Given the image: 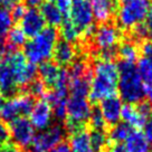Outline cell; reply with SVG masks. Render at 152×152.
<instances>
[{
    "instance_id": "6da1fadb",
    "label": "cell",
    "mask_w": 152,
    "mask_h": 152,
    "mask_svg": "<svg viewBox=\"0 0 152 152\" xmlns=\"http://www.w3.org/2000/svg\"><path fill=\"white\" fill-rule=\"evenodd\" d=\"M119 82V66L112 58H101L95 63L90 82L88 99L91 102H101L116 94Z\"/></svg>"
},
{
    "instance_id": "7a4b0ae2",
    "label": "cell",
    "mask_w": 152,
    "mask_h": 152,
    "mask_svg": "<svg viewBox=\"0 0 152 152\" xmlns=\"http://www.w3.org/2000/svg\"><path fill=\"white\" fill-rule=\"evenodd\" d=\"M119 66L118 91L126 104H138L144 99V83L134 63L122 62Z\"/></svg>"
},
{
    "instance_id": "3957f363",
    "label": "cell",
    "mask_w": 152,
    "mask_h": 152,
    "mask_svg": "<svg viewBox=\"0 0 152 152\" xmlns=\"http://www.w3.org/2000/svg\"><path fill=\"white\" fill-rule=\"evenodd\" d=\"M57 42L58 34L56 29L54 27H45L25 44V57L34 65L48 62L53 57Z\"/></svg>"
},
{
    "instance_id": "277c9868",
    "label": "cell",
    "mask_w": 152,
    "mask_h": 152,
    "mask_svg": "<svg viewBox=\"0 0 152 152\" xmlns=\"http://www.w3.org/2000/svg\"><path fill=\"white\" fill-rule=\"evenodd\" d=\"M150 7V0H118L115 14L120 27L123 29H133L143 23Z\"/></svg>"
},
{
    "instance_id": "5b68a950",
    "label": "cell",
    "mask_w": 152,
    "mask_h": 152,
    "mask_svg": "<svg viewBox=\"0 0 152 152\" xmlns=\"http://www.w3.org/2000/svg\"><path fill=\"white\" fill-rule=\"evenodd\" d=\"M92 107L88 96L69 94L66 103V120L65 125L67 132L72 133L75 130L83 128L90 119Z\"/></svg>"
},
{
    "instance_id": "8992f818",
    "label": "cell",
    "mask_w": 152,
    "mask_h": 152,
    "mask_svg": "<svg viewBox=\"0 0 152 152\" xmlns=\"http://www.w3.org/2000/svg\"><path fill=\"white\" fill-rule=\"evenodd\" d=\"M121 39V33L116 26L107 23L99 26L92 34L93 45L102 54V58H112L114 48L116 47Z\"/></svg>"
},
{
    "instance_id": "52a82bcc",
    "label": "cell",
    "mask_w": 152,
    "mask_h": 152,
    "mask_svg": "<svg viewBox=\"0 0 152 152\" xmlns=\"http://www.w3.org/2000/svg\"><path fill=\"white\" fill-rule=\"evenodd\" d=\"M35 103L34 96L29 93H20L10 96L4 102L0 109V118L2 121L9 123L14 120L29 115Z\"/></svg>"
},
{
    "instance_id": "ba28073f",
    "label": "cell",
    "mask_w": 152,
    "mask_h": 152,
    "mask_svg": "<svg viewBox=\"0 0 152 152\" xmlns=\"http://www.w3.org/2000/svg\"><path fill=\"white\" fill-rule=\"evenodd\" d=\"M67 18L81 31L82 36H92L94 15L90 0H72Z\"/></svg>"
},
{
    "instance_id": "9c48e42d",
    "label": "cell",
    "mask_w": 152,
    "mask_h": 152,
    "mask_svg": "<svg viewBox=\"0 0 152 152\" xmlns=\"http://www.w3.org/2000/svg\"><path fill=\"white\" fill-rule=\"evenodd\" d=\"M5 58L9 63L10 67L12 69L18 87L28 86L31 82L36 80V75H37L36 65L29 62L24 54L17 50H12Z\"/></svg>"
},
{
    "instance_id": "30bf717a",
    "label": "cell",
    "mask_w": 152,
    "mask_h": 152,
    "mask_svg": "<svg viewBox=\"0 0 152 152\" xmlns=\"http://www.w3.org/2000/svg\"><path fill=\"white\" fill-rule=\"evenodd\" d=\"M67 130L65 125L55 123L47 129L39 131L35 134L33 142L30 144V152H48L50 149L64 141Z\"/></svg>"
},
{
    "instance_id": "8fae6325",
    "label": "cell",
    "mask_w": 152,
    "mask_h": 152,
    "mask_svg": "<svg viewBox=\"0 0 152 152\" xmlns=\"http://www.w3.org/2000/svg\"><path fill=\"white\" fill-rule=\"evenodd\" d=\"M8 137L19 149H29L35 137V129L27 116L18 118L8 123Z\"/></svg>"
},
{
    "instance_id": "7c38bea8",
    "label": "cell",
    "mask_w": 152,
    "mask_h": 152,
    "mask_svg": "<svg viewBox=\"0 0 152 152\" xmlns=\"http://www.w3.org/2000/svg\"><path fill=\"white\" fill-rule=\"evenodd\" d=\"M38 73L40 81L49 90L68 88V72L56 63L45 62L40 64Z\"/></svg>"
},
{
    "instance_id": "4fadbf2b",
    "label": "cell",
    "mask_w": 152,
    "mask_h": 152,
    "mask_svg": "<svg viewBox=\"0 0 152 152\" xmlns=\"http://www.w3.org/2000/svg\"><path fill=\"white\" fill-rule=\"evenodd\" d=\"M151 104L149 102H140L138 104H125L122 107L121 120L134 130L144 126L151 113Z\"/></svg>"
},
{
    "instance_id": "5bb4252c",
    "label": "cell",
    "mask_w": 152,
    "mask_h": 152,
    "mask_svg": "<svg viewBox=\"0 0 152 152\" xmlns=\"http://www.w3.org/2000/svg\"><path fill=\"white\" fill-rule=\"evenodd\" d=\"M53 118L52 106L45 99H39L34 103L33 109L29 113V121L35 130L43 131L47 129L49 125H52Z\"/></svg>"
},
{
    "instance_id": "9a60e30c",
    "label": "cell",
    "mask_w": 152,
    "mask_h": 152,
    "mask_svg": "<svg viewBox=\"0 0 152 152\" xmlns=\"http://www.w3.org/2000/svg\"><path fill=\"white\" fill-rule=\"evenodd\" d=\"M20 28L27 37H34L45 28V20L37 8H28L19 19Z\"/></svg>"
},
{
    "instance_id": "2e32d148",
    "label": "cell",
    "mask_w": 152,
    "mask_h": 152,
    "mask_svg": "<svg viewBox=\"0 0 152 152\" xmlns=\"http://www.w3.org/2000/svg\"><path fill=\"white\" fill-rule=\"evenodd\" d=\"M122 102L123 101L121 100V97L116 94L105 97L100 102L101 104L99 109L103 115L105 123L107 125L112 126L121 121V112H122V107H123Z\"/></svg>"
},
{
    "instance_id": "e0dca14e",
    "label": "cell",
    "mask_w": 152,
    "mask_h": 152,
    "mask_svg": "<svg viewBox=\"0 0 152 152\" xmlns=\"http://www.w3.org/2000/svg\"><path fill=\"white\" fill-rule=\"evenodd\" d=\"M53 57L55 61L54 63H56L58 66H68L76 61L77 50L73 43L61 40V42H57L53 53Z\"/></svg>"
},
{
    "instance_id": "ac0fdd59",
    "label": "cell",
    "mask_w": 152,
    "mask_h": 152,
    "mask_svg": "<svg viewBox=\"0 0 152 152\" xmlns=\"http://www.w3.org/2000/svg\"><path fill=\"white\" fill-rule=\"evenodd\" d=\"M18 88L9 63L6 58H2V61L0 62V92L4 96L10 97L17 94Z\"/></svg>"
},
{
    "instance_id": "d6986e66",
    "label": "cell",
    "mask_w": 152,
    "mask_h": 152,
    "mask_svg": "<svg viewBox=\"0 0 152 152\" xmlns=\"http://www.w3.org/2000/svg\"><path fill=\"white\" fill-rule=\"evenodd\" d=\"M94 19L100 23H107L116 12L118 0H90Z\"/></svg>"
},
{
    "instance_id": "ffe728a7",
    "label": "cell",
    "mask_w": 152,
    "mask_h": 152,
    "mask_svg": "<svg viewBox=\"0 0 152 152\" xmlns=\"http://www.w3.org/2000/svg\"><path fill=\"white\" fill-rule=\"evenodd\" d=\"M68 145L71 152H96L91 142L90 132L84 128L75 130L71 133Z\"/></svg>"
},
{
    "instance_id": "44dd1931",
    "label": "cell",
    "mask_w": 152,
    "mask_h": 152,
    "mask_svg": "<svg viewBox=\"0 0 152 152\" xmlns=\"http://www.w3.org/2000/svg\"><path fill=\"white\" fill-rule=\"evenodd\" d=\"M123 144L126 152H151V143L139 130H133Z\"/></svg>"
},
{
    "instance_id": "7402d4cb",
    "label": "cell",
    "mask_w": 152,
    "mask_h": 152,
    "mask_svg": "<svg viewBox=\"0 0 152 152\" xmlns=\"http://www.w3.org/2000/svg\"><path fill=\"white\" fill-rule=\"evenodd\" d=\"M39 11L43 16L45 23L49 25V27L61 26L65 19V16L57 8L54 1H46L45 4L42 5V8Z\"/></svg>"
},
{
    "instance_id": "603a6c76",
    "label": "cell",
    "mask_w": 152,
    "mask_h": 152,
    "mask_svg": "<svg viewBox=\"0 0 152 152\" xmlns=\"http://www.w3.org/2000/svg\"><path fill=\"white\" fill-rule=\"evenodd\" d=\"M134 129H132L125 122H119V123L112 125L111 130L107 133L109 141L112 143H124V141L129 138Z\"/></svg>"
},
{
    "instance_id": "cb8c5ba5",
    "label": "cell",
    "mask_w": 152,
    "mask_h": 152,
    "mask_svg": "<svg viewBox=\"0 0 152 152\" xmlns=\"http://www.w3.org/2000/svg\"><path fill=\"white\" fill-rule=\"evenodd\" d=\"M118 53H119L122 62L135 63V61L139 57V54H140V49H139L138 45L133 40H128V42H123L120 45Z\"/></svg>"
},
{
    "instance_id": "d4e9b609",
    "label": "cell",
    "mask_w": 152,
    "mask_h": 152,
    "mask_svg": "<svg viewBox=\"0 0 152 152\" xmlns=\"http://www.w3.org/2000/svg\"><path fill=\"white\" fill-rule=\"evenodd\" d=\"M6 35H7V37H6V43H7V46H8L10 49L16 50V49H18L19 47L25 46L27 36L25 35L24 31L21 30L20 27L11 28Z\"/></svg>"
},
{
    "instance_id": "484cf974",
    "label": "cell",
    "mask_w": 152,
    "mask_h": 152,
    "mask_svg": "<svg viewBox=\"0 0 152 152\" xmlns=\"http://www.w3.org/2000/svg\"><path fill=\"white\" fill-rule=\"evenodd\" d=\"M61 35L64 38V40L74 43L82 36L81 31L73 25L69 19H64V21L61 25Z\"/></svg>"
},
{
    "instance_id": "4316f807",
    "label": "cell",
    "mask_w": 152,
    "mask_h": 152,
    "mask_svg": "<svg viewBox=\"0 0 152 152\" xmlns=\"http://www.w3.org/2000/svg\"><path fill=\"white\" fill-rule=\"evenodd\" d=\"M138 72L144 84H152V57H142L139 59Z\"/></svg>"
},
{
    "instance_id": "83f0119b",
    "label": "cell",
    "mask_w": 152,
    "mask_h": 152,
    "mask_svg": "<svg viewBox=\"0 0 152 152\" xmlns=\"http://www.w3.org/2000/svg\"><path fill=\"white\" fill-rule=\"evenodd\" d=\"M90 138L96 152L102 151L109 142V137L104 130H92L90 132Z\"/></svg>"
},
{
    "instance_id": "f1b7e54d",
    "label": "cell",
    "mask_w": 152,
    "mask_h": 152,
    "mask_svg": "<svg viewBox=\"0 0 152 152\" xmlns=\"http://www.w3.org/2000/svg\"><path fill=\"white\" fill-rule=\"evenodd\" d=\"M14 24V17L9 9L1 7L0 8V35H6L12 28Z\"/></svg>"
},
{
    "instance_id": "f546056e",
    "label": "cell",
    "mask_w": 152,
    "mask_h": 152,
    "mask_svg": "<svg viewBox=\"0 0 152 152\" xmlns=\"http://www.w3.org/2000/svg\"><path fill=\"white\" fill-rule=\"evenodd\" d=\"M87 122L90 123V126L92 128V130H105V126H106V123H105L103 115H102L99 107L92 109L90 119Z\"/></svg>"
},
{
    "instance_id": "4dcf8cb0",
    "label": "cell",
    "mask_w": 152,
    "mask_h": 152,
    "mask_svg": "<svg viewBox=\"0 0 152 152\" xmlns=\"http://www.w3.org/2000/svg\"><path fill=\"white\" fill-rule=\"evenodd\" d=\"M47 92V87L40 80H35L28 85V93L35 96H39L43 99Z\"/></svg>"
},
{
    "instance_id": "1f68e13d",
    "label": "cell",
    "mask_w": 152,
    "mask_h": 152,
    "mask_svg": "<svg viewBox=\"0 0 152 152\" xmlns=\"http://www.w3.org/2000/svg\"><path fill=\"white\" fill-rule=\"evenodd\" d=\"M131 30H132L133 33V37H134V39H137V40L143 42V40H147L149 36H151V34H150L148 27L144 24V21L141 23V24H139L138 26H135Z\"/></svg>"
},
{
    "instance_id": "d6a6232c",
    "label": "cell",
    "mask_w": 152,
    "mask_h": 152,
    "mask_svg": "<svg viewBox=\"0 0 152 152\" xmlns=\"http://www.w3.org/2000/svg\"><path fill=\"white\" fill-rule=\"evenodd\" d=\"M72 0H55V5L57 8L62 11V14L67 17L68 12H69V8H71Z\"/></svg>"
},
{
    "instance_id": "836d02e7",
    "label": "cell",
    "mask_w": 152,
    "mask_h": 152,
    "mask_svg": "<svg viewBox=\"0 0 152 152\" xmlns=\"http://www.w3.org/2000/svg\"><path fill=\"white\" fill-rule=\"evenodd\" d=\"M139 49H140V53L143 55V57H152V42L143 40Z\"/></svg>"
},
{
    "instance_id": "e575fe53",
    "label": "cell",
    "mask_w": 152,
    "mask_h": 152,
    "mask_svg": "<svg viewBox=\"0 0 152 152\" xmlns=\"http://www.w3.org/2000/svg\"><path fill=\"white\" fill-rule=\"evenodd\" d=\"M143 134L147 138V140L150 143H152V118L150 120H148L144 126H143Z\"/></svg>"
},
{
    "instance_id": "d590c367",
    "label": "cell",
    "mask_w": 152,
    "mask_h": 152,
    "mask_svg": "<svg viewBox=\"0 0 152 152\" xmlns=\"http://www.w3.org/2000/svg\"><path fill=\"white\" fill-rule=\"evenodd\" d=\"M48 152H71V149H69V145H68V143L66 142H61L58 143L57 145L50 149Z\"/></svg>"
},
{
    "instance_id": "8d00e7d4",
    "label": "cell",
    "mask_w": 152,
    "mask_h": 152,
    "mask_svg": "<svg viewBox=\"0 0 152 152\" xmlns=\"http://www.w3.org/2000/svg\"><path fill=\"white\" fill-rule=\"evenodd\" d=\"M25 10L26 8L23 7L21 5H18L17 7H15L11 9V15H12V17H14V20H19V19L21 18V16L24 15Z\"/></svg>"
},
{
    "instance_id": "74e56055",
    "label": "cell",
    "mask_w": 152,
    "mask_h": 152,
    "mask_svg": "<svg viewBox=\"0 0 152 152\" xmlns=\"http://www.w3.org/2000/svg\"><path fill=\"white\" fill-rule=\"evenodd\" d=\"M20 4H21V0H1L0 6L4 8H7V9H12Z\"/></svg>"
},
{
    "instance_id": "f35d334b",
    "label": "cell",
    "mask_w": 152,
    "mask_h": 152,
    "mask_svg": "<svg viewBox=\"0 0 152 152\" xmlns=\"http://www.w3.org/2000/svg\"><path fill=\"white\" fill-rule=\"evenodd\" d=\"M144 99H147L150 104L152 103V84L144 85Z\"/></svg>"
},
{
    "instance_id": "ab89813d",
    "label": "cell",
    "mask_w": 152,
    "mask_h": 152,
    "mask_svg": "<svg viewBox=\"0 0 152 152\" xmlns=\"http://www.w3.org/2000/svg\"><path fill=\"white\" fill-rule=\"evenodd\" d=\"M144 24H145V26L148 27L150 34L152 35V5H151V7H150V9H149V12H148L147 17H145Z\"/></svg>"
},
{
    "instance_id": "60d3db41",
    "label": "cell",
    "mask_w": 152,
    "mask_h": 152,
    "mask_svg": "<svg viewBox=\"0 0 152 152\" xmlns=\"http://www.w3.org/2000/svg\"><path fill=\"white\" fill-rule=\"evenodd\" d=\"M110 152H126L123 143H113Z\"/></svg>"
},
{
    "instance_id": "b9f144b4",
    "label": "cell",
    "mask_w": 152,
    "mask_h": 152,
    "mask_svg": "<svg viewBox=\"0 0 152 152\" xmlns=\"http://www.w3.org/2000/svg\"><path fill=\"white\" fill-rule=\"evenodd\" d=\"M44 0H25L26 5L28 6L29 8H37L38 6L43 5Z\"/></svg>"
},
{
    "instance_id": "7bdbcfd3",
    "label": "cell",
    "mask_w": 152,
    "mask_h": 152,
    "mask_svg": "<svg viewBox=\"0 0 152 152\" xmlns=\"http://www.w3.org/2000/svg\"><path fill=\"white\" fill-rule=\"evenodd\" d=\"M4 55H5V44L2 42V36L0 35V62L2 61Z\"/></svg>"
},
{
    "instance_id": "ee69618b",
    "label": "cell",
    "mask_w": 152,
    "mask_h": 152,
    "mask_svg": "<svg viewBox=\"0 0 152 152\" xmlns=\"http://www.w3.org/2000/svg\"><path fill=\"white\" fill-rule=\"evenodd\" d=\"M9 139V137H8V134H1L0 133V147L4 144V143H6V141Z\"/></svg>"
},
{
    "instance_id": "f6af8a7d",
    "label": "cell",
    "mask_w": 152,
    "mask_h": 152,
    "mask_svg": "<svg viewBox=\"0 0 152 152\" xmlns=\"http://www.w3.org/2000/svg\"><path fill=\"white\" fill-rule=\"evenodd\" d=\"M6 152H23L18 148H12V147H6Z\"/></svg>"
},
{
    "instance_id": "bcb514c9",
    "label": "cell",
    "mask_w": 152,
    "mask_h": 152,
    "mask_svg": "<svg viewBox=\"0 0 152 152\" xmlns=\"http://www.w3.org/2000/svg\"><path fill=\"white\" fill-rule=\"evenodd\" d=\"M4 95H2V93L0 92V109H1V106H2V104H4Z\"/></svg>"
},
{
    "instance_id": "7dc6e473",
    "label": "cell",
    "mask_w": 152,
    "mask_h": 152,
    "mask_svg": "<svg viewBox=\"0 0 152 152\" xmlns=\"http://www.w3.org/2000/svg\"><path fill=\"white\" fill-rule=\"evenodd\" d=\"M0 152H6V147L5 148H0Z\"/></svg>"
},
{
    "instance_id": "c3c4849f",
    "label": "cell",
    "mask_w": 152,
    "mask_h": 152,
    "mask_svg": "<svg viewBox=\"0 0 152 152\" xmlns=\"http://www.w3.org/2000/svg\"><path fill=\"white\" fill-rule=\"evenodd\" d=\"M100 152H110V151H105V150H102V151H100Z\"/></svg>"
},
{
    "instance_id": "681fc988",
    "label": "cell",
    "mask_w": 152,
    "mask_h": 152,
    "mask_svg": "<svg viewBox=\"0 0 152 152\" xmlns=\"http://www.w3.org/2000/svg\"><path fill=\"white\" fill-rule=\"evenodd\" d=\"M150 115H151V118H152V107H151V113H150Z\"/></svg>"
},
{
    "instance_id": "f907efd6",
    "label": "cell",
    "mask_w": 152,
    "mask_h": 152,
    "mask_svg": "<svg viewBox=\"0 0 152 152\" xmlns=\"http://www.w3.org/2000/svg\"><path fill=\"white\" fill-rule=\"evenodd\" d=\"M45 1H54V0H45Z\"/></svg>"
},
{
    "instance_id": "816d5d0a",
    "label": "cell",
    "mask_w": 152,
    "mask_h": 152,
    "mask_svg": "<svg viewBox=\"0 0 152 152\" xmlns=\"http://www.w3.org/2000/svg\"><path fill=\"white\" fill-rule=\"evenodd\" d=\"M0 2H1V0H0Z\"/></svg>"
}]
</instances>
